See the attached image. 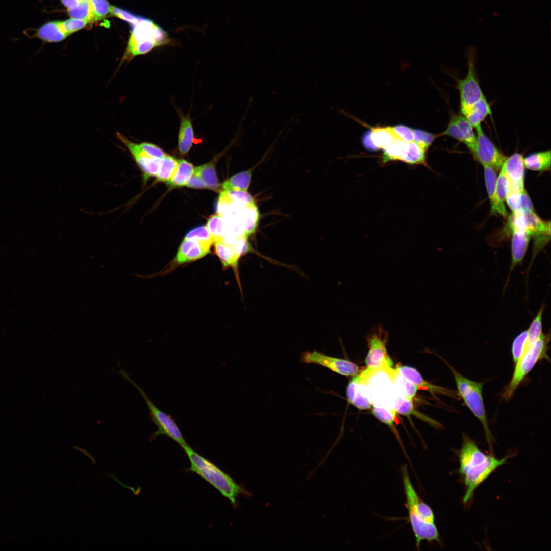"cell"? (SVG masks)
<instances>
[{
    "label": "cell",
    "instance_id": "cell-15",
    "mask_svg": "<svg viewBox=\"0 0 551 551\" xmlns=\"http://www.w3.org/2000/svg\"><path fill=\"white\" fill-rule=\"evenodd\" d=\"M524 158L519 153L507 157L502 168L511 185V191L521 192L525 189Z\"/></svg>",
    "mask_w": 551,
    "mask_h": 551
},
{
    "label": "cell",
    "instance_id": "cell-39",
    "mask_svg": "<svg viewBox=\"0 0 551 551\" xmlns=\"http://www.w3.org/2000/svg\"><path fill=\"white\" fill-rule=\"evenodd\" d=\"M405 141L399 139L383 148V162L400 160Z\"/></svg>",
    "mask_w": 551,
    "mask_h": 551
},
{
    "label": "cell",
    "instance_id": "cell-33",
    "mask_svg": "<svg viewBox=\"0 0 551 551\" xmlns=\"http://www.w3.org/2000/svg\"><path fill=\"white\" fill-rule=\"evenodd\" d=\"M500 170L496 183V198L501 210L505 213H507L504 202L511 192V185L503 169L501 167Z\"/></svg>",
    "mask_w": 551,
    "mask_h": 551
},
{
    "label": "cell",
    "instance_id": "cell-30",
    "mask_svg": "<svg viewBox=\"0 0 551 551\" xmlns=\"http://www.w3.org/2000/svg\"><path fill=\"white\" fill-rule=\"evenodd\" d=\"M214 250L220 260L224 267H232L236 268L239 257L234 253L230 246L224 244L220 240H214Z\"/></svg>",
    "mask_w": 551,
    "mask_h": 551
},
{
    "label": "cell",
    "instance_id": "cell-3",
    "mask_svg": "<svg viewBox=\"0 0 551 551\" xmlns=\"http://www.w3.org/2000/svg\"><path fill=\"white\" fill-rule=\"evenodd\" d=\"M190 463L187 471L196 473L216 488L234 507L240 495L250 496L251 493L237 484L228 474L194 450L188 444L182 447Z\"/></svg>",
    "mask_w": 551,
    "mask_h": 551
},
{
    "label": "cell",
    "instance_id": "cell-8",
    "mask_svg": "<svg viewBox=\"0 0 551 551\" xmlns=\"http://www.w3.org/2000/svg\"><path fill=\"white\" fill-rule=\"evenodd\" d=\"M387 340V333L381 327L376 328L368 336V352L365 359L367 368L384 373L392 368L393 363L388 353Z\"/></svg>",
    "mask_w": 551,
    "mask_h": 551
},
{
    "label": "cell",
    "instance_id": "cell-43",
    "mask_svg": "<svg viewBox=\"0 0 551 551\" xmlns=\"http://www.w3.org/2000/svg\"><path fill=\"white\" fill-rule=\"evenodd\" d=\"M398 139L405 142H411L414 139L413 129L402 124L391 127Z\"/></svg>",
    "mask_w": 551,
    "mask_h": 551
},
{
    "label": "cell",
    "instance_id": "cell-13",
    "mask_svg": "<svg viewBox=\"0 0 551 551\" xmlns=\"http://www.w3.org/2000/svg\"><path fill=\"white\" fill-rule=\"evenodd\" d=\"M474 128L461 114H453L443 135L449 136L465 144L472 153L474 150L477 135Z\"/></svg>",
    "mask_w": 551,
    "mask_h": 551
},
{
    "label": "cell",
    "instance_id": "cell-35",
    "mask_svg": "<svg viewBox=\"0 0 551 551\" xmlns=\"http://www.w3.org/2000/svg\"><path fill=\"white\" fill-rule=\"evenodd\" d=\"M206 227L214 240H220L228 233L226 220L219 214L211 216Z\"/></svg>",
    "mask_w": 551,
    "mask_h": 551
},
{
    "label": "cell",
    "instance_id": "cell-6",
    "mask_svg": "<svg viewBox=\"0 0 551 551\" xmlns=\"http://www.w3.org/2000/svg\"><path fill=\"white\" fill-rule=\"evenodd\" d=\"M117 373L137 389L148 408L151 420L157 428V430L151 435L150 440L153 441L158 436L162 435L171 439L181 447L187 445L180 429L172 416L157 407L149 399L142 388L123 369L120 368V371Z\"/></svg>",
    "mask_w": 551,
    "mask_h": 551
},
{
    "label": "cell",
    "instance_id": "cell-44",
    "mask_svg": "<svg viewBox=\"0 0 551 551\" xmlns=\"http://www.w3.org/2000/svg\"><path fill=\"white\" fill-rule=\"evenodd\" d=\"M96 20L102 19L110 12V6L107 0H90Z\"/></svg>",
    "mask_w": 551,
    "mask_h": 551
},
{
    "label": "cell",
    "instance_id": "cell-41",
    "mask_svg": "<svg viewBox=\"0 0 551 551\" xmlns=\"http://www.w3.org/2000/svg\"><path fill=\"white\" fill-rule=\"evenodd\" d=\"M220 193L234 202L243 204H251L255 202L247 191L227 190L221 191Z\"/></svg>",
    "mask_w": 551,
    "mask_h": 551
},
{
    "label": "cell",
    "instance_id": "cell-17",
    "mask_svg": "<svg viewBox=\"0 0 551 551\" xmlns=\"http://www.w3.org/2000/svg\"><path fill=\"white\" fill-rule=\"evenodd\" d=\"M210 247L197 241L184 239L177 252L174 262L181 265L199 259L209 253Z\"/></svg>",
    "mask_w": 551,
    "mask_h": 551
},
{
    "label": "cell",
    "instance_id": "cell-36",
    "mask_svg": "<svg viewBox=\"0 0 551 551\" xmlns=\"http://www.w3.org/2000/svg\"><path fill=\"white\" fill-rule=\"evenodd\" d=\"M178 160L169 155L161 158L160 168L156 176L158 181L168 182L174 173Z\"/></svg>",
    "mask_w": 551,
    "mask_h": 551
},
{
    "label": "cell",
    "instance_id": "cell-1",
    "mask_svg": "<svg viewBox=\"0 0 551 551\" xmlns=\"http://www.w3.org/2000/svg\"><path fill=\"white\" fill-rule=\"evenodd\" d=\"M509 458L507 456L499 459L485 454L472 439L463 434L459 455V472L466 487L463 502H470L477 488L497 468L505 464Z\"/></svg>",
    "mask_w": 551,
    "mask_h": 551
},
{
    "label": "cell",
    "instance_id": "cell-16",
    "mask_svg": "<svg viewBox=\"0 0 551 551\" xmlns=\"http://www.w3.org/2000/svg\"><path fill=\"white\" fill-rule=\"evenodd\" d=\"M396 369L404 378L417 386L419 389L428 391L434 396L435 394L445 395L456 399H458L459 397L458 392L456 391L432 384L425 381L419 372L413 367L408 366H398Z\"/></svg>",
    "mask_w": 551,
    "mask_h": 551
},
{
    "label": "cell",
    "instance_id": "cell-20",
    "mask_svg": "<svg viewBox=\"0 0 551 551\" xmlns=\"http://www.w3.org/2000/svg\"><path fill=\"white\" fill-rule=\"evenodd\" d=\"M511 230L512 263L511 270L522 261L531 239L530 236L524 231L516 229H512Z\"/></svg>",
    "mask_w": 551,
    "mask_h": 551
},
{
    "label": "cell",
    "instance_id": "cell-51",
    "mask_svg": "<svg viewBox=\"0 0 551 551\" xmlns=\"http://www.w3.org/2000/svg\"><path fill=\"white\" fill-rule=\"evenodd\" d=\"M186 186L188 187L198 189L207 188L206 184L195 173H193L188 181Z\"/></svg>",
    "mask_w": 551,
    "mask_h": 551
},
{
    "label": "cell",
    "instance_id": "cell-37",
    "mask_svg": "<svg viewBox=\"0 0 551 551\" xmlns=\"http://www.w3.org/2000/svg\"><path fill=\"white\" fill-rule=\"evenodd\" d=\"M543 309L544 306H542L540 308L535 318L532 321L529 328L527 330L528 339L525 350L532 344L535 342L542 333V319Z\"/></svg>",
    "mask_w": 551,
    "mask_h": 551
},
{
    "label": "cell",
    "instance_id": "cell-34",
    "mask_svg": "<svg viewBox=\"0 0 551 551\" xmlns=\"http://www.w3.org/2000/svg\"><path fill=\"white\" fill-rule=\"evenodd\" d=\"M68 12L72 18L84 20L89 22L96 20L90 0H82L76 7L68 9Z\"/></svg>",
    "mask_w": 551,
    "mask_h": 551
},
{
    "label": "cell",
    "instance_id": "cell-4",
    "mask_svg": "<svg viewBox=\"0 0 551 551\" xmlns=\"http://www.w3.org/2000/svg\"><path fill=\"white\" fill-rule=\"evenodd\" d=\"M134 26L124 54L119 66L138 55L149 52L154 48L168 44L167 32L152 20L140 17Z\"/></svg>",
    "mask_w": 551,
    "mask_h": 551
},
{
    "label": "cell",
    "instance_id": "cell-29",
    "mask_svg": "<svg viewBox=\"0 0 551 551\" xmlns=\"http://www.w3.org/2000/svg\"><path fill=\"white\" fill-rule=\"evenodd\" d=\"M371 139L374 145L379 148H384L399 139L391 127H375L371 128Z\"/></svg>",
    "mask_w": 551,
    "mask_h": 551
},
{
    "label": "cell",
    "instance_id": "cell-10",
    "mask_svg": "<svg viewBox=\"0 0 551 551\" xmlns=\"http://www.w3.org/2000/svg\"><path fill=\"white\" fill-rule=\"evenodd\" d=\"M303 363L315 364L341 375L353 377L359 373L358 366L346 359L334 357L316 350L304 352L300 358Z\"/></svg>",
    "mask_w": 551,
    "mask_h": 551
},
{
    "label": "cell",
    "instance_id": "cell-14",
    "mask_svg": "<svg viewBox=\"0 0 551 551\" xmlns=\"http://www.w3.org/2000/svg\"><path fill=\"white\" fill-rule=\"evenodd\" d=\"M367 380V376L362 371L353 377L346 387L348 402L360 410L369 409L372 405L366 392Z\"/></svg>",
    "mask_w": 551,
    "mask_h": 551
},
{
    "label": "cell",
    "instance_id": "cell-26",
    "mask_svg": "<svg viewBox=\"0 0 551 551\" xmlns=\"http://www.w3.org/2000/svg\"><path fill=\"white\" fill-rule=\"evenodd\" d=\"M426 151L415 141L405 142L400 160L410 165H425Z\"/></svg>",
    "mask_w": 551,
    "mask_h": 551
},
{
    "label": "cell",
    "instance_id": "cell-22",
    "mask_svg": "<svg viewBox=\"0 0 551 551\" xmlns=\"http://www.w3.org/2000/svg\"><path fill=\"white\" fill-rule=\"evenodd\" d=\"M484 179L487 192L489 198L491 213L493 214H499L504 217L507 216V213L503 212L499 207L496 198L495 189L497 178V171L492 167L484 165Z\"/></svg>",
    "mask_w": 551,
    "mask_h": 551
},
{
    "label": "cell",
    "instance_id": "cell-48",
    "mask_svg": "<svg viewBox=\"0 0 551 551\" xmlns=\"http://www.w3.org/2000/svg\"><path fill=\"white\" fill-rule=\"evenodd\" d=\"M522 191H511L506 199L507 204L511 209L512 213H518L519 211Z\"/></svg>",
    "mask_w": 551,
    "mask_h": 551
},
{
    "label": "cell",
    "instance_id": "cell-28",
    "mask_svg": "<svg viewBox=\"0 0 551 551\" xmlns=\"http://www.w3.org/2000/svg\"><path fill=\"white\" fill-rule=\"evenodd\" d=\"M193 165L185 160H178L177 169L167 182L172 187H181L186 185L188 181L194 172Z\"/></svg>",
    "mask_w": 551,
    "mask_h": 551
},
{
    "label": "cell",
    "instance_id": "cell-27",
    "mask_svg": "<svg viewBox=\"0 0 551 551\" xmlns=\"http://www.w3.org/2000/svg\"><path fill=\"white\" fill-rule=\"evenodd\" d=\"M525 167L536 171L550 170L551 155L550 150L535 153L523 159Z\"/></svg>",
    "mask_w": 551,
    "mask_h": 551
},
{
    "label": "cell",
    "instance_id": "cell-12",
    "mask_svg": "<svg viewBox=\"0 0 551 551\" xmlns=\"http://www.w3.org/2000/svg\"><path fill=\"white\" fill-rule=\"evenodd\" d=\"M118 139L127 148L134 161L143 172V180L146 182L150 177H156L160 166L161 158L151 157L143 151L139 144L130 140L117 132Z\"/></svg>",
    "mask_w": 551,
    "mask_h": 551
},
{
    "label": "cell",
    "instance_id": "cell-47",
    "mask_svg": "<svg viewBox=\"0 0 551 551\" xmlns=\"http://www.w3.org/2000/svg\"><path fill=\"white\" fill-rule=\"evenodd\" d=\"M139 144L141 148L151 157L162 158L167 155L159 147L149 142H142Z\"/></svg>",
    "mask_w": 551,
    "mask_h": 551
},
{
    "label": "cell",
    "instance_id": "cell-45",
    "mask_svg": "<svg viewBox=\"0 0 551 551\" xmlns=\"http://www.w3.org/2000/svg\"><path fill=\"white\" fill-rule=\"evenodd\" d=\"M88 22L86 20L72 18L61 21V26L65 32L69 35L84 28Z\"/></svg>",
    "mask_w": 551,
    "mask_h": 551
},
{
    "label": "cell",
    "instance_id": "cell-46",
    "mask_svg": "<svg viewBox=\"0 0 551 551\" xmlns=\"http://www.w3.org/2000/svg\"><path fill=\"white\" fill-rule=\"evenodd\" d=\"M110 12L113 15L129 22L133 25L136 24L140 17L135 16L131 13L114 6H110Z\"/></svg>",
    "mask_w": 551,
    "mask_h": 551
},
{
    "label": "cell",
    "instance_id": "cell-21",
    "mask_svg": "<svg viewBox=\"0 0 551 551\" xmlns=\"http://www.w3.org/2000/svg\"><path fill=\"white\" fill-rule=\"evenodd\" d=\"M392 408L396 413L408 417L413 415L428 422L433 427L436 428L441 427V425L437 421L415 410L412 400L405 399L396 392L393 397Z\"/></svg>",
    "mask_w": 551,
    "mask_h": 551
},
{
    "label": "cell",
    "instance_id": "cell-40",
    "mask_svg": "<svg viewBox=\"0 0 551 551\" xmlns=\"http://www.w3.org/2000/svg\"><path fill=\"white\" fill-rule=\"evenodd\" d=\"M528 331L525 330L518 334L514 339L512 346V354L514 363L523 354L527 342Z\"/></svg>",
    "mask_w": 551,
    "mask_h": 551
},
{
    "label": "cell",
    "instance_id": "cell-11",
    "mask_svg": "<svg viewBox=\"0 0 551 551\" xmlns=\"http://www.w3.org/2000/svg\"><path fill=\"white\" fill-rule=\"evenodd\" d=\"M477 142L472 153L482 165L490 166L497 171L499 170L507 157L499 150L484 132L481 125L474 128Z\"/></svg>",
    "mask_w": 551,
    "mask_h": 551
},
{
    "label": "cell",
    "instance_id": "cell-9",
    "mask_svg": "<svg viewBox=\"0 0 551 551\" xmlns=\"http://www.w3.org/2000/svg\"><path fill=\"white\" fill-rule=\"evenodd\" d=\"M460 96L461 114L483 98L485 97L476 77L473 57L469 54L468 70L466 76L457 81Z\"/></svg>",
    "mask_w": 551,
    "mask_h": 551
},
{
    "label": "cell",
    "instance_id": "cell-49",
    "mask_svg": "<svg viewBox=\"0 0 551 551\" xmlns=\"http://www.w3.org/2000/svg\"><path fill=\"white\" fill-rule=\"evenodd\" d=\"M534 211L533 203L525 189H524L521 192V205L519 211L516 213L524 214Z\"/></svg>",
    "mask_w": 551,
    "mask_h": 551
},
{
    "label": "cell",
    "instance_id": "cell-42",
    "mask_svg": "<svg viewBox=\"0 0 551 551\" xmlns=\"http://www.w3.org/2000/svg\"><path fill=\"white\" fill-rule=\"evenodd\" d=\"M414 141L427 150L435 140L436 136L425 131L413 129Z\"/></svg>",
    "mask_w": 551,
    "mask_h": 551
},
{
    "label": "cell",
    "instance_id": "cell-23",
    "mask_svg": "<svg viewBox=\"0 0 551 551\" xmlns=\"http://www.w3.org/2000/svg\"><path fill=\"white\" fill-rule=\"evenodd\" d=\"M492 114L490 104L486 97L479 101L461 114L474 128L481 125V123Z\"/></svg>",
    "mask_w": 551,
    "mask_h": 551
},
{
    "label": "cell",
    "instance_id": "cell-7",
    "mask_svg": "<svg viewBox=\"0 0 551 551\" xmlns=\"http://www.w3.org/2000/svg\"><path fill=\"white\" fill-rule=\"evenodd\" d=\"M549 338V335H544L542 333L539 338L524 351L521 357L515 363V369L511 380L503 394V397L505 400H508L512 397L521 382L540 360L549 359L547 355V348Z\"/></svg>",
    "mask_w": 551,
    "mask_h": 551
},
{
    "label": "cell",
    "instance_id": "cell-24",
    "mask_svg": "<svg viewBox=\"0 0 551 551\" xmlns=\"http://www.w3.org/2000/svg\"><path fill=\"white\" fill-rule=\"evenodd\" d=\"M193 139L194 131L191 119L189 115L183 116L178 134V148L181 154L185 155L189 151Z\"/></svg>",
    "mask_w": 551,
    "mask_h": 551
},
{
    "label": "cell",
    "instance_id": "cell-31",
    "mask_svg": "<svg viewBox=\"0 0 551 551\" xmlns=\"http://www.w3.org/2000/svg\"><path fill=\"white\" fill-rule=\"evenodd\" d=\"M249 170L238 173L225 181L221 187L223 190H235L247 191L251 180Z\"/></svg>",
    "mask_w": 551,
    "mask_h": 551
},
{
    "label": "cell",
    "instance_id": "cell-38",
    "mask_svg": "<svg viewBox=\"0 0 551 551\" xmlns=\"http://www.w3.org/2000/svg\"><path fill=\"white\" fill-rule=\"evenodd\" d=\"M184 239L196 240L210 247L214 241V238L207 227L204 226L191 230L186 234Z\"/></svg>",
    "mask_w": 551,
    "mask_h": 551
},
{
    "label": "cell",
    "instance_id": "cell-2",
    "mask_svg": "<svg viewBox=\"0 0 551 551\" xmlns=\"http://www.w3.org/2000/svg\"><path fill=\"white\" fill-rule=\"evenodd\" d=\"M409 522L416 540V547L420 549L422 541H437L440 543V534L435 523V516L431 508L418 495L410 479L407 465L400 468Z\"/></svg>",
    "mask_w": 551,
    "mask_h": 551
},
{
    "label": "cell",
    "instance_id": "cell-5",
    "mask_svg": "<svg viewBox=\"0 0 551 551\" xmlns=\"http://www.w3.org/2000/svg\"><path fill=\"white\" fill-rule=\"evenodd\" d=\"M444 362L453 373L459 396L482 424L487 441L491 447L493 437L488 425L482 397L483 383L474 381L464 377L448 363L445 361Z\"/></svg>",
    "mask_w": 551,
    "mask_h": 551
},
{
    "label": "cell",
    "instance_id": "cell-18",
    "mask_svg": "<svg viewBox=\"0 0 551 551\" xmlns=\"http://www.w3.org/2000/svg\"><path fill=\"white\" fill-rule=\"evenodd\" d=\"M68 35L63 30L61 21L47 22L37 28L32 37L44 42H58L64 40Z\"/></svg>",
    "mask_w": 551,
    "mask_h": 551
},
{
    "label": "cell",
    "instance_id": "cell-25",
    "mask_svg": "<svg viewBox=\"0 0 551 551\" xmlns=\"http://www.w3.org/2000/svg\"><path fill=\"white\" fill-rule=\"evenodd\" d=\"M372 412L373 415L378 420L387 425L390 429L400 445L407 459L409 460V457L407 456L402 439L395 427L396 413L387 408L374 405H373Z\"/></svg>",
    "mask_w": 551,
    "mask_h": 551
},
{
    "label": "cell",
    "instance_id": "cell-19",
    "mask_svg": "<svg viewBox=\"0 0 551 551\" xmlns=\"http://www.w3.org/2000/svg\"><path fill=\"white\" fill-rule=\"evenodd\" d=\"M384 373L393 384L398 394L405 399L412 400L419 390L417 386L404 378L396 368H392Z\"/></svg>",
    "mask_w": 551,
    "mask_h": 551
},
{
    "label": "cell",
    "instance_id": "cell-52",
    "mask_svg": "<svg viewBox=\"0 0 551 551\" xmlns=\"http://www.w3.org/2000/svg\"><path fill=\"white\" fill-rule=\"evenodd\" d=\"M82 0H61L62 3L67 8L76 7Z\"/></svg>",
    "mask_w": 551,
    "mask_h": 551
},
{
    "label": "cell",
    "instance_id": "cell-50",
    "mask_svg": "<svg viewBox=\"0 0 551 551\" xmlns=\"http://www.w3.org/2000/svg\"><path fill=\"white\" fill-rule=\"evenodd\" d=\"M371 130L366 131L363 135L362 143L363 147L369 151H376L379 148L374 145L371 139Z\"/></svg>",
    "mask_w": 551,
    "mask_h": 551
},
{
    "label": "cell",
    "instance_id": "cell-32",
    "mask_svg": "<svg viewBox=\"0 0 551 551\" xmlns=\"http://www.w3.org/2000/svg\"><path fill=\"white\" fill-rule=\"evenodd\" d=\"M194 173L201 178L207 188L219 190L220 185L212 163L206 164L195 168Z\"/></svg>",
    "mask_w": 551,
    "mask_h": 551
}]
</instances>
